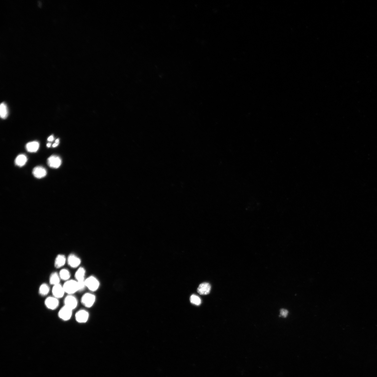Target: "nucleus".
<instances>
[{"mask_svg": "<svg viewBox=\"0 0 377 377\" xmlns=\"http://www.w3.org/2000/svg\"><path fill=\"white\" fill-rule=\"evenodd\" d=\"M63 286L65 293H68L69 295H73V294L79 291L77 280H68Z\"/></svg>", "mask_w": 377, "mask_h": 377, "instance_id": "nucleus-1", "label": "nucleus"}, {"mask_svg": "<svg viewBox=\"0 0 377 377\" xmlns=\"http://www.w3.org/2000/svg\"><path fill=\"white\" fill-rule=\"evenodd\" d=\"M86 287L92 292H94L98 289L100 286V283L96 278L93 276H90L85 280Z\"/></svg>", "mask_w": 377, "mask_h": 377, "instance_id": "nucleus-2", "label": "nucleus"}, {"mask_svg": "<svg viewBox=\"0 0 377 377\" xmlns=\"http://www.w3.org/2000/svg\"><path fill=\"white\" fill-rule=\"evenodd\" d=\"M96 297L92 294L86 293L82 296L81 302L83 305L87 308H90L95 303Z\"/></svg>", "mask_w": 377, "mask_h": 377, "instance_id": "nucleus-3", "label": "nucleus"}, {"mask_svg": "<svg viewBox=\"0 0 377 377\" xmlns=\"http://www.w3.org/2000/svg\"><path fill=\"white\" fill-rule=\"evenodd\" d=\"M73 310L64 306L58 312V316L64 321H68L71 319Z\"/></svg>", "mask_w": 377, "mask_h": 377, "instance_id": "nucleus-4", "label": "nucleus"}, {"mask_svg": "<svg viewBox=\"0 0 377 377\" xmlns=\"http://www.w3.org/2000/svg\"><path fill=\"white\" fill-rule=\"evenodd\" d=\"M44 303L47 308L52 310L57 309L59 305L58 299L53 296L47 298L45 300Z\"/></svg>", "mask_w": 377, "mask_h": 377, "instance_id": "nucleus-5", "label": "nucleus"}, {"mask_svg": "<svg viewBox=\"0 0 377 377\" xmlns=\"http://www.w3.org/2000/svg\"><path fill=\"white\" fill-rule=\"evenodd\" d=\"M64 304L65 306L73 310L77 308L78 301L77 299L73 295H69L65 298Z\"/></svg>", "mask_w": 377, "mask_h": 377, "instance_id": "nucleus-6", "label": "nucleus"}, {"mask_svg": "<svg viewBox=\"0 0 377 377\" xmlns=\"http://www.w3.org/2000/svg\"><path fill=\"white\" fill-rule=\"evenodd\" d=\"M89 314L85 310H80L76 312L75 319L77 322L80 323H84L87 322L89 319Z\"/></svg>", "mask_w": 377, "mask_h": 377, "instance_id": "nucleus-7", "label": "nucleus"}, {"mask_svg": "<svg viewBox=\"0 0 377 377\" xmlns=\"http://www.w3.org/2000/svg\"><path fill=\"white\" fill-rule=\"evenodd\" d=\"M47 163L50 167L57 168L60 166L61 160L59 157L56 155H52L48 158Z\"/></svg>", "mask_w": 377, "mask_h": 377, "instance_id": "nucleus-8", "label": "nucleus"}, {"mask_svg": "<svg viewBox=\"0 0 377 377\" xmlns=\"http://www.w3.org/2000/svg\"><path fill=\"white\" fill-rule=\"evenodd\" d=\"M52 293L53 296L58 299L62 298L65 293L63 286L60 284L53 286Z\"/></svg>", "mask_w": 377, "mask_h": 377, "instance_id": "nucleus-9", "label": "nucleus"}, {"mask_svg": "<svg viewBox=\"0 0 377 377\" xmlns=\"http://www.w3.org/2000/svg\"><path fill=\"white\" fill-rule=\"evenodd\" d=\"M33 174L36 178H41L45 177L47 174L46 169L42 166H37L34 168L33 170Z\"/></svg>", "mask_w": 377, "mask_h": 377, "instance_id": "nucleus-10", "label": "nucleus"}, {"mask_svg": "<svg viewBox=\"0 0 377 377\" xmlns=\"http://www.w3.org/2000/svg\"><path fill=\"white\" fill-rule=\"evenodd\" d=\"M211 289V286L209 283H203L200 284L197 289V292L200 295H206L209 294Z\"/></svg>", "mask_w": 377, "mask_h": 377, "instance_id": "nucleus-11", "label": "nucleus"}, {"mask_svg": "<svg viewBox=\"0 0 377 377\" xmlns=\"http://www.w3.org/2000/svg\"><path fill=\"white\" fill-rule=\"evenodd\" d=\"M68 262L69 265L72 268H75L78 267L81 264V261L76 256L73 254H71L69 256Z\"/></svg>", "mask_w": 377, "mask_h": 377, "instance_id": "nucleus-12", "label": "nucleus"}, {"mask_svg": "<svg viewBox=\"0 0 377 377\" xmlns=\"http://www.w3.org/2000/svg\"><path fill=\"white\" fill-rule=\"evenodd\" d=\"M39 148V144L36 141H32L26 144V150L29 152L33 153L36 152Z\"/></svg>", "mask_w": 377, "mask_h": 377, "instance_id": "nucleus-13", "label": "nucleus"}, {"mask_svg": "<svg viewBox=\"0 0 377 377\" xmlns=\"http://www.w3.org/2000/svg\"><path fill=\"white\" fill-rule=\"evenodd\" d=\"M27 161V157L25 155L21 154L19 155L15 160V164L17 166L22 167L24 165Z\"/></svg>", "mask_w": 377, "mask_h": 377, "instance_id": "nucleus-14", "label": "nucleus"}, {"mask_svg": "<svg viewBox=\"0 0 377 377\" xmlns=\"http://www.w3.org/2000/svg\"><path fill=\"white\" fill-rule=\"evenodd\" d=\"M65 257L63 255H58L55 262V266L56 268H59L62 267L66 263Z\"/></svg>", "mask_w": 377, "mask_h": 377, "instance_id": "nucleus-15", "label": "nucleus"}, {"mask_svg": "<svg viewBox=\"0 0 377 377\" xmlns=\"http://www.w3.org/2000/svg\"><path fill=\"white\" fill-rule=\"evenodd\" d=\"M60 277L59 274L57 272L53 273L50 277L49 282L53 286L60 284Z\"/></svg>", "mask_w": 377, "mask_h": 377, "instance_id": "nucleus-16", "label": "nucleus"}, {"mask_svg": "<svg viewBox=\"0 0 377 377\" xmlns=\"http://www.w3.org/2000/svg\"><path fill=\"white\" fill-rule=\"evenodd\" d=\"M85 270L83 268H80L77 271L75 275V277L77 281L84 280V277L85 275Z\"/></svg>", "mask_w": 377, "mask_h": 377, "instance_id": "nucleus-17", "label": "nucleus"}, {"mask_svg": "<svg viewBox=\"0 0 377 377\" xmlns=\"http://www.w3.org/2000/svg\"><path fill=\"white\" fill-rule=\"evenodd\" d=\"M50 289L49 286L46 284H42L40 286L39 289V293L41 296H45L47 295L50 292Z\"/></svg>", "mask_w": 377, "mask_h": 377, "instance_id": "nucleus-18", "label": "nucleus"}, {"mask_svg": "<svg viewBox=\"0 0 377 377\" xmlns=\"http://www.w3.org/2000/svg\"><path fill=\"white\" fill-rule=\"evenodd\" d=\"M0 116L2 119H6L8 116L7 107L4 103H2L0 106Z\"/></svg>", "mask_w": 377, "mask_h": 377, "instance_id": "nucleus-19", "label": "nucleus"}, {"mask_svg": "<svg viewBox=\"0 0 377 377\" xmlns=\"http://www.w3.org/2000/svg\"><path fill=\"white\" fill-rule=\"evenodd\" d=\"M59 274L61 279L66 281L69 280L71 276L70 272L66 269L61 270Z\"/></svg>", "mask_w": 377, "mask_h": 377, "instance_id": "nucleus-20", "label": "nucleus"}, {"mask_svg": "<svg viewBox=\"0 0 377 377\" xmlns=\"http://www.w3.org/2000/svg\"><path fill=\"white\" fill-rule=\"evenodd\" d=\"M190 301L191 303L199 306L201 304V299L198 296L195 295H191L190 298Z\"/></svg>", "mask_w": 377, "mask_h": 377, "instance_id": "nucleus-21", "label": "nucleus"}, {"mask_svg": "<svg viewBox=\"0 0 377 377\" xmlns=\"http://www.w3.org/2000/svg\"><path fill=\"white\" fill-rule=\"evenodd\" d=\"M288 311L287 309H282L280 310V316H281L283 317H287L288 315Z\"/></svg>", "mask_w": 377, "mask_h": 377, "instance_id": "nucleus-22", "label": "nucleus"}, {"mask_svg": "<svg viewBox=\"0 0 377 377\" xmlns=\"http://www.w3.org/2000/svg\"><path fill=\"white\" fill-rule=\"evenodd\" d=\"M53 140H54V137H53V136L52 135L50 136V137L48 139V140L50 141V142H51V141H52Z\"/></svg>", "mask_w": 377, "mask_h": 377, "instance_id": "nucleus-23", "label": "nucleus"}, {"mask_svg": "<svg viewBox=\"0 0 377 377\" xmlns=\"http://www.w3.org/2000/svg\"><path fill=\"white\" fill-rule=\"evenodd\" d=\"M58 144H59V143H55L54 144H53L52 147H53V148H55V147H57V146H58Z\"/></svg>", "mask_w": 377, "mask_h": 377, "instance_id": "nucleus-24", "label": "nucleus"}, {"mask_svg": "<svg viewBox=\"0 0 377 377\" xmlns=\"http://www.w3.org/2000/svg\"><path fill=\"white\" fill-rule=\"evenodd\" d=\"M51 145V143H48L47 145V147H48V148H50Z\"/></svg>", "mask_w": 377, "mask_h": 377, "instance_id": "nucleus-25", "label": "nucleus"}, {"mask_svg": "<svg viewBox=\"0 0 377 377\" xmlns=\"http://www.w3.org/2000/svg\"><path fill=\"white\" fill-rule=\"evenodd\" d=\"M59 141H60L59 139H57V140H55V143L59 144Z\"/></svg>", "mask_w": 377, "mask_h": 377, "instance_id": "nucleus-26", "label": "nucleus"}]
</instances>
